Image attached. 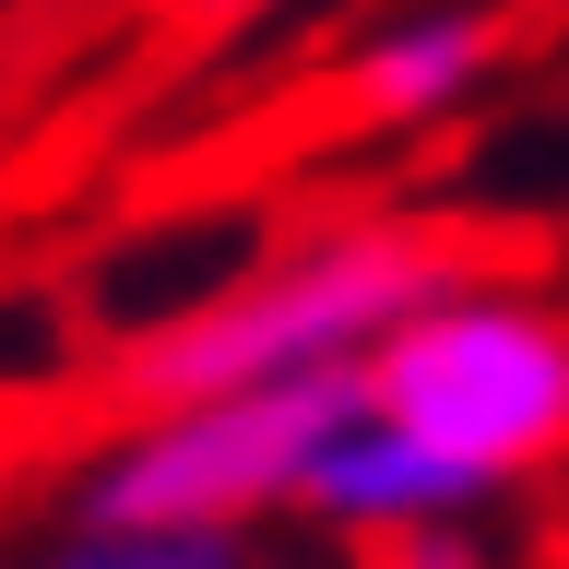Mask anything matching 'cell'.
I'll return each instance as SVG.
<instances>
[{
    "label": "cell",
    "mask_w": 569,
    "mask_h": 569,
    "mask_svg": "<svg viewBox=\"0 0 569 569\" xmlns=\"http://www.w3.org/2000/svg\"><path fill=\"white\" fill-rule=\"evenodd\" d=\"M475 522H487V510H462V522H416V533H391V569H487Z\"/></svg>",
    "instance_id": "52a82bcc"
},
{
    "label": "cell",
    "mask_w": 569,
    "mask_h": 569,
    "mask_svg": "<svg viewBox=\"0 0 569 569\" xmlns=\"http://www.w3.org/2000/svg\"><path fill=\"white\" fill-rule=\"evenodd\" d=\"M487 71H498V24L475 0H427V12H391L345 60V96H356V119H380V131H427V119H451Z\"/></svg>",
    "instance_id": "5b68a950"
},
{
    "label": "cell",
    "mask_w": 569,
    "mask_h": 569,
    "mask_svg": "<svg viewBox=\"0 0 569 569\" xmlns=\"http://www.w3.org/2000/svg\"><path fill=\"white\" fill-rule=\"evenodd\" d=\"M462 273L475 261L451 238H427V226H320V238L226 273L213 297H190L154 345H131L119 391L131 403H190V391L297 380V368H368V345L391 320L427 309Z\"/></svg>",
    "instance_id": "6da1fadb"
},
{
    "label": "cell",
    "mask_w": 569,
    "mask_h": 569,
    "mask_svg": "<svg viewBox=\"0 0 569 569\" xmlns=\"http://www.w3.org/2000/svg\"><path fill=\"white\" fill-rule=\"evenodd\" d=\"M368 368H297V380H238L190 403H131V427L83 462V522H202V533H261L297 510L320 427L345 416Z\"/></svg>",
    "instance_id": "3957f363"
},
{
    "label": "cell",
    "mask_w": 569,
    "mask_h": 569,
    "mask_svg": "<svg viewBox=\"0 0 569 569\" xmlns=\"http://www.w3.org/2000/svg\"><path fill=\"white\" fill-rule=\"evenodd\" d=\"M487 498H498L487 462L439 451L427 427L391 416L380 391H356L345 416L320 427L309 475H297V510L332 522V533H356V546H391V533H416V522H462V510H487Z\"/></svg>",
    "instance_id": "277c9868"
},
{
    "label": "cell",
    "mask_w": 569,
    "mask_h": 569,
    "mask_svg": "<svg viewBox=\"0 0 569 569\" xmlns=\"http://www.w3.org/2000/svg\"><path fill=\"white\" fill-rule=\"evenodd\" d=\"M368 391L403 427H427L439 451L522 487V475L569 462V309L498 273H462L368 345Z\"/></svg>",
    "instance_id": "7a4b0ae2"
},
{
    "label": "cell",
    "mask_w": 569,
    "mask_h": 569,
    "mask_svg": "<svg viewBox=\"0 0 569 569\" xmlns=\"http://www.w3.org/2000/svg\"><path fill=\"white\" fill-rule=\"evenodd\" d=\"M24 569H261L249 558V533H202V522H83L48 533Z\"/></svg>",
    "instance_id": "8992f818"
}]
</instances>
